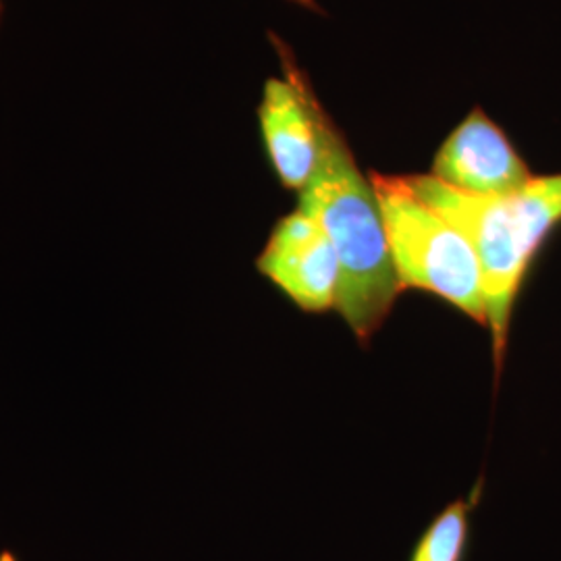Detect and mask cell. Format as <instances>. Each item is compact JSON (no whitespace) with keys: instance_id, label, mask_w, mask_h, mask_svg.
I'll return each instance as SVG.
<instances>
[{"instance_id":"cell-5","label":"cell","mask_w":561,"mask_h":561,"mask_svg":"<svg viewBox=\"0 0 561 561\" xmlns=\"http://www.w3.org/2000/svg\"><path fill=\"white\" fill-rule=\"evenodd\" d=\"M428 175L479 198L514 194L535 178L502 127L481 108H474L443 141Z\"/></svg>"},{"instance_id":"cell-1","label":"cell","mask_w":561,"mask_h":561,"mask_svg":"<svg viewBox=\"0 0 561 561\" xmlns=\"http://www.w3.org/2000/svg\"><path fill=\"white\" fill-rule=\"evenodd\" d=\"M277 42V38H273ZM283 69L300 83L317 123L321 159L310 183L300 192L301 213L319 222L340 261L341 319L366 347L389 319L403 287L396 273L381 206L337 123L324 111L306 73L277 42Z\"/></svg>"},{"instance_id":"cell-4","label":"cell","mask_w":561,"mask_h":561,"mask_svg":"<svg viewBox=\"0 0 561 561\" xmlns=\"http://www.w3.org/2000/svg\"><path fill=\"white\" fill-rule=\"evenodd\" d=\"M256 268L304 312L324 314L337 306V254L321 225L300 208L273 227Z\"/></svg>"},{"instance_id":"cell-9","label":"cell","mask_w":561,"mask_h":561,"mask_svg":"<svg viewBox=\"0 0 561 561\" xmlns=\"http://www.w3.org/2000/svg\"><path fill=\"white\" fill-rule=\"evenodd\" d=\"M0 561H18V558L11 551H2L0 553Z\"/></svg>"},{"instance_id":"cell-3","label":"cell","mask_w":561,"mask_h":561,"mask_svg":"<svg viewBox=\"0 0 561 561\" xmlns=\"http://www.w3.org/2000/svg\"><path fill=\"white\" fill-rule=\"evenodd\" d=\"M368 175L381 206L401 287L435 294L486 327L484 280L472 243L456 225L414 196L400 175L377 171Z\"/></svg>"},{"instance_id":"cell-7","label":"cell","mask_w":561,"mask_h":561,"mask_svg":"<svg viewBox=\"0 0 561 561\" xmlns=\"http://www.w3.org/2000/svg\"><path fill=\"white\" fill-rule=\"evenodd\" d=\"M470 537V502L449 503L431 522L410 561H461Z\"/></svg>"},{"instance_id":"cell-10","label":"cell","mask_w":561,"mask_h":561,"mask_svg":"<svg viewBox=\"0 0 561 561\" xmlns=\"http://www.w3.org/2000/svg\"><path fill=\"white\" fill-rule=\"evenodd\" d=\"M0 13H2V2H0Z\"/></svg>"},{"instance_id":"cell-6","label":"cell","mask_w":561,"mask_h":561,"mask_svg":"<svg viewBox=\"0 0 561 561\" xmlns=\"http://www.w3.org/2000/svg\"><path fill=\"white\" fill-rule=\"evenodd\" d=\"M283 80L273 78L264 83L259 119L280 185L300 194L319 167L321 141L300 83L289 71L283 69Z\"/></svg>"},{"instance_id":"cell-2","label":"cell","mask_w":561,"mask_h":561,"mask_svg":"<svg viewBox=\"0 0 561 561\" xmlns=\"http://www.w3.org/2000/svg\"><path fill=\"white\" fill-rule=\"evenodd\" d=\"M400 180L472 243L481 262L486 327L500 375L522 283L542 243L561 222V173L533 178L518 192L500 198L461 194L433 175H400Z\"/></svg>"},{"instance_id":"cell-8","label":"cell","mask_w":561,"mask_h":561,"mask_svg":"<svg viewBox=\"0 0 561 561\" xmlns=\"http://www.w3.org/2000/svg\"><path fill=\"white\" fill-rule=\"evenodd\" d=\"M291 2H296V4H300V7H306V9H310V11H319L317 0H291Z\"/></svg>"}]
</instances>
